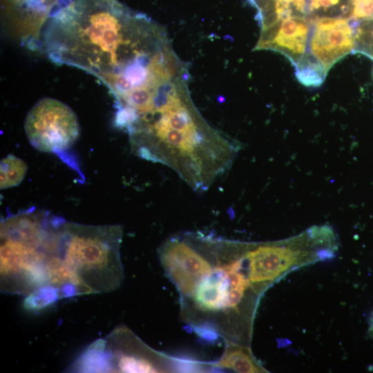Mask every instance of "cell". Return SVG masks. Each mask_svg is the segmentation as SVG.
Wrapping results in <instances>:
<instances>
[{"label": "cell", "mask_w": 373, "mask_h": 373, "mask_svg": "<svg viewBox=\"0 0 373 373\" xmlns=\"http://www.w3.org/2000/svg\"><path fill=\"white\" fill-rule=\"evenodd\" d=\"M171 280L186 323L201 333L247 346L262 294L251 281L245 242L190 232Z\"/></svg>", "instance_id": "obj_2"}, {"label": "cell", "mask_w": 373, "mask_h": 373, "mask_svg": "<svg viewBox=\"0 0 373 373\" xmlns=\"http://www.w3.org/2000/svg\"><path fill=\"white\" fill-rule=\"evenodd\" d=\"M122 235L119 224L88 225L61 219L55 252L77 296L111 292L121 285Z\"/></svg>", "instance_id": "obj_4"}, {"label": "cell", "mask_w": 373, "mask_h": 373, "mask_svg": "<svg viewBox=\"0 0 373 373\" xmlns=\"http://www.w3.org/2000/svg\"><path fill=\"white\" fill-rule=\"evenodd\" d=\"M30 144L37 150L60 157L78 140L77 115L66 104L54 98L39 99L28 113L24 124Z\"/></svg>", "instance_id": "obj_6"}, {"label": "cell", "mask_w": 373, "mask_h": 373, "mask_svg": "<svg viewBox=\"0 0 373 373\" xmlns=\"http://www.w3.org/2000/svg\"><path fill=\"white\" fill-rule=\"evenodd\" d=\"M342 0H309V12L329 11L339 6Z\"/></svg>", "instance_id": "obj_14"}, {"label": "cell", "mask_w": 373, "mask_h": 373, "mask_svg": "<svg viewBox=\"0 0 373 373\" xmlns=\"http://www.w3.org/2000/svg\"><path fill=\"white\" fill-rule=\"evenodd\" d=\"M59 298H61L59 290L48 286L38 289L26 296L23 305L26 309H41L54 303Z\"/></svg>", "instance_id": "obj_12"}, {"label": "cell", "mask_w": 373, "mask_h": 373, "mask_svg": "<svg viewBox=\"0 0 373 373\" xmlns=\"http://www.w3.org/2000/svg\"><path fill=\"white\" fill-rule=\"evenodd\" d=\"M157 24L118 0H70L50 15L43 32L49 59L97 77L116 102L129 81L164 46Z\"/></svg>", "instance_id": "obj_1"}, {"label": "cell", "mask_w": 373, "mask_h": 373, "mask_svg": "<svg viewBox=\"0 0 373 373\" xmlns=\"http://www.w3.org/2000/svg\"><path fill=\"white\" fill-rule=\"evenodd\" d=\"M61 219L32 208L1 221V292L27 296L38 289L50 286L55 234Z\"/></svg>", "instance_id": "obj_3"}, {"label": "cell", "mask_w": 373, "mask_h": 373, "mask_svg": "<svg viewBox=\"0 0 373 373\" xmlns=\"http://www.w3.org/2000/svg\"><path fill=\"white\" fill-rule=\"evenodd\" d=\"M70 0H37L39 6L50 15L64 6Z\"/></svg>", "instance_id": "obj_15"}, {"label": "cell", "mask_w": 373, "mask_h": 373, "mask_svg": "<svg viewBox=\"0 0 373 373\" xmlns=\"http://www.w3.org/2000/svg\"><path fill=\"white\" fill-rule=\"evenodd\" d=\"M28 166L21 158L9 154L1 160L0 189H6L19 185L24 179Z\"/></svg>", "instance_id": "obj_10"}, {"label": "cell", "mask_w": 373, "mask_h": 373, "mask_svg": "<svg viewBox=\"0 0 373 373\" xmlns=\"http://www.w3.org/2000/svg\"><path fill=\"white\" fill-rule=\"evenodd\" d=\"M298 80L306 86H318L324 81L326 73L319 61L314 57L305 55L296 66Z\"/></svg>", "instance_id": "obj_11"}, {"label": "cell", "mask_w": 373, "mask_h": 373, "mask_svg": "<svg viewBox=\"0 0 373 373\" xmlns=\"http://www.w3.org/2000/svg\"><path fill=\"white\" fill-rule=\"evenodd\" d=\"M370 333L371 336L373 337V315L370 318Z\"/></svg>", "instance_id": "obj_16"}, {"label": "cell", "mask_w": 373, "mask_h": 373, "mask_svg": "<svg viewBox=\"0 0 373 373\" xmlns=\"http://www.w3.org/2000/svg\"><path fill=\"white\" fill-rule=\"evenodd\" d=\"M309 46L312 55L327 74L335 64L354 49L355 29L345 17L317 18Z\"/></svg>", "instance_id": "obj_7"}, {"label": "cell", "mask_w": 373, "mask_h": 373, "mask_svg": "<svg viewBox=\"0 0 373 373\" xmlns=\"http://www.w3.org/2000/svg\"><path fill=\"white\" fill-rule=\"evenodd\" d=\"M309 31V21L303 16L277 19L263 26L256 48L279 52L296 66L305 56Z\"/></svg>", "instance_id": "obj_8"}, {"label": "cell", "mask_w": 373, "mask_h": 373, "mask_svg": "<svg viewBox=\"0 0 373 373\" xmlns=\"http://www.w3.org/2000/svg\"><path fill=\"white\" fill-rule=\"evenodd\" d=\"M169 358L149 347L125 326L91 343L72 365L80 372H161Z\"/></svg>", "instance_id": "obj_5"}, {"label": "cell", "mask_w": 373, "mask_h": 373, "mask_svg": "<svg viewBox=\"0 0 373 373\" xmlns=\"http://www.w3.org/2000/svg\"><path fill=\"white\" fill-rule=\"evenodd\" d=\"M215 365L242 373L267 372L255 358L248 346L231 342H227L222 356Z\"/></svg>", "instance_id": "obj_9"}, {"label": "cell", "mask_w": 373, "mask_h": 373, "mask_svg": "<svg viewBox=\"0 0 373 373\" xmlns=\"http://www.w3.org/2000/svg\"><path fill=\"white\" fill-rule=\"evenodd\" d=\"M356 51L373 59V19L360 26L356 37Z\"/></svg>", "instance_id": "obj_13"}]
</instances>
